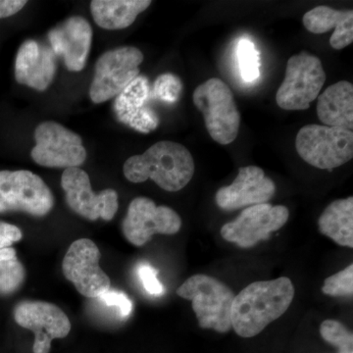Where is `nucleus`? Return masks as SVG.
<instances>
[{
    "label": "nucleus",
    "instance_id": "obj_1",
    "mask_svg": "<svg viewBox=\"0 0 353 353\" xmlns=\"http://www.w3.org/2000/svg\"><path fill=\"white\" fill-rule=\"evenodd\" d=\"M294 287L287 277L259 281L234 296L232 328L241 338H252L285 314L294 301Z\"/></svg>",
    "mask_w": 353,
    "mask_h": 353
},
{
    "label": "nucleus",
    "instance_id": "obj_2",
    "mask_svg": "<svg viewBox=\"0 0 353 353\" xmlns=\"http://www.w3.org/2000/svg\"><path fill=\"white\" fill-rule=\"evenodd\" d=\"M124 175L132 183L152 180L166 192L183 189L194 174V161L185 146L162 141L150 146L143 154L134 155L125 162Z\"/></svg>",
    "mask_w": 353,
    "mask_h": 353
},
{
    "label": "nucleus",
    "instance_id": "obj_3",
    "mask_svg": "<svg viewBox=\"0 0 353 353\" xmlns=\"http://www.w3.org/2000/svg\"><path fill=\"white\" fill-rule=\"evenodd\" d=\"M176 294L192 301L199 327L228 333L232 329L231 309L234 294L224 283L217 279L197 274L188 279Z\"/></svg>",
    "mask_w": 353,
    "mask_h": 353
},
{
    "label": "nucleus",
    "instance_id": "obj_4",
    "mask_svg": "<svg viewBox=\"0 0 353 353\" xmlns=\"http://www.w3.org/2000/svg\"><path fill=\"white\" fill-rule=\"evenodd\" d=\"M192 101L203 114L206 129L215 141L227 145L238 138L241 115L226 83L218 78L209 79L196 88Z\"/></svg>",
    "mask_w": 353,
    "mask_h": 353
},
{
    "label": "nucleus",
    "instance_id": "obj_5",
    "mask_svg": "<svg viewBox=\"0 0 353 353\" xmlns=\"http://www.w3.org/2000/svg\"><path fill=\"white\" fill-rule=\"evenodd\" d=\"M299 157L315 168L332 170L353 157V132L341 128L306 125L296 139Z\"/></svg>",
    "mask_w": 353,
    "mask_h": 353
},
{
    "label": "nucleus",
    "instance_id": "obj_6",
    "mask_svg": "<svg viewBox=\"0 0 353 353\" xmlns=\"http://www.w3.org/2000/svg\"><path fill=\"white\" fill-rule=\"evenodd\" d=\"M53 206L54 196L41 176L28 170L0 171V213L44 217Z\"/></svg>",
    "mask_w": 353,
    "mask_h": 353
},
{
    "label": "nucleus",
    "instance_id": "obj_7",
    "mask_svg": "<svg viewBox=\"0 0 353 353\" xmlns=\"http://www.w3.org/2000/svg\"><path fill=\"white\" fill-rule=\"evenodd\" d=\"M326 82L321 60L301 51L290 58L284 82L279 88L276 101L284 110H305L319 95Z\"/></svg>",
    "mask_w": 353,
    "mask_h": 353
},
{
    "label": "nucleus",
    "instance_id": "obj_8",
    "mask_svg": "<svg viewBox=\"0 0 353 353\" xmlns=\"http://www.w3.org/2000/svg\"><path fill=\"white\" fill-rule=\"evenodd\" d=\"M143 54L134 46H122L103 53L95 64L90 97L94 103L110 101L121 94L139 74Z\"/></svg>",
    "mask_w": 353,
    "mask_h": 353
},
{
    "label": "nucleus",
    "instance_id": "obj_9",
    "mask_svg": "<svg viewBox=\"0 0 353 353\" xmlns=\"http://www.w3.org/2000/svg\"><path fill=\"white\" fill-rule=\"evenodd\" d=\"M32 160L48 168H80L87 159L82 138L57 122H43L34 131Z\"/></svg>",
    "mask_w": 353,
    "mask_h": 353
},
{
    "label": "nucleus",
    "instance_id": "obj_10",
    "mask_svg": "<svg viewBox=\"0 0 353 353\" xmlns=\"http://www.w3.org/2000/svg\"><path fill=\"white\" fill-rule=\"evenodd\" d=\"M101 256L94 241L80 239L70 245L62 262L65 277L88 299H97L111 289L110 279L99 266Z\"/></svg>",
    "mask_w": 353,
    "mask_h": 353
},
{
    "label": "nucleus",
    "instance_id": "obj_11",
    "mask_svg": "<svg viewBox=\"0 0 353 353\" xmlns=\"http://www.w3.org/2000/svg\"><path fill=\"white\" fill-rule=\"evenodd\" d=\"M181 227L182 219L176 211L143 196L132 199L122 222L125 238L136 246L145 245L157 234H175Z\"/></svg>",
    "mask_w": 353,
    "mask_h": 353
},
{
    "label": "nucleus",
    "instance_id": "obj_12",
    "mask_svg": "<svg viewBox=\"0 0 353 353\" xmlns=\"http://www.w3.org/2000/svg\"><path fill=\"white\" fill-rule=\"evenodd\" d=\"M290 217L289 209L269 203L250 206L236 220L223 225L221 236L229 243L250 248L270 238L273 232L284 227Z\"/></svg>",
    "mask_w": 353,
    "mask_h": 353
},
{
    "label": "nucleus",
    "instance_id": "obj_13",
    "mask_svg": "<svg viewBox=\"0 0 353 353\" xmlns=\"http://www.w3.org/2000/svg\"><path fill=\"white\" fill-rule=\"evenodd\" d=\"M13 314L19 326L34 333V353H50L52 341L66 338L71 331L68 316L55 304L46 301H20Z\"/></svg>",
    "mask_w": 353,
    "mask_h": 353
},
{
    "label": "nucleus",
    "instance_id": "obj_14",
    "mask_svg": "<svg viewBox=\"0 0 353 353\" xmlns=\"http://www.w3.org/2000/svg\"><path fill=\"white\" fill-rule=\"evenodd\" d=\"M61 187L69 208L85 219L110 221L119 208L117 192L108 189L95 194L90 176L81 168L65 169Z\"/></svg>",
    "mask_w": 353,
    "mask_h": 353
},
{
    "label": "nucleus",
    "instance_id": "obj_15",
    "mask_svg": "<svg viewBox=\"0 0 353 353\" xmlns=\"http://www.w3.org/2000/svg\"><path fill=\"white\" fill-rule=\"evenodd\" d=\"M276 192V185L257 166L243 167L233 183L221 188L215 196L218 208L234 211L245 206L267 203Z\"/></svg>",
    "mask_w": 353,
    "mask_h": 353
},
{
    "label": "nucleus",
    "instance_id": "obj_16",
    "mask_svg": "<svg viewBox=\"0 0 353 353\" xmlns=\"http://www.w3.org/2000/svg\"><path fill=\"white\" fill-rule=\"evenodd\" d=\"M50 48L63 59L71 72L82 71L87 64L92 41V30L85 18L74 16L51 30Z\"/></svg>",
    "mask_w": 353,
    "mask_h": 353
},
{
    "label": "nucleus",
    "instance_id": "obj_17",
    "mask_svg": "<svg viewBox=\"0 0 353 353\" xmlns=\"http://www.w3.org/2000/svg\"><path fill=\"white\" fill-rule=\"evenodd\" d=\"M150 83L145 76H139L116 97L113 111L122 124L134 131L148 134L159 125L157 114L148 105Z\"/></svg>",
    "mask_w": 353,
    "mask_h": 353
},
{
    "label": "nucleus",
    "instance_id": "obj_18",
    "mask_svg": "<svg viewBox=\"0 0 353 353\" xmlns=\"http://www.w3.org/2000/svg\"><path fill=\"white\" fill-rule=\"evenodd\" d=\"M57 55L34 39L20 46L15 60V79L20 85L44 92L57 74Z\"/></svg>",
    "mask_w": 353,
    "mask_h": 353
},
{
    "label": "nucleus",
    "instance_id": "obj_19",
    "mask_svg": "<svg viewBox=\"0 0 353 353\" xmlns=\"http://www.w3.org/2000/svg\"><path fill=\"white\" fill-rule=\"evenodd\" d=\"M303 22L306 30L312 34H324L334 29L330 39V44L334 50H343L352 43V10L340 11L320 6L304 14Z\"/></svg>",
    "mask_w": 353,
    "mask_h": 353
},
{
    "label": "nucleus",
    "instance_id": "obj_20",
    "mask_svg": "<svg viewBox=\"0 0 353 353\" xmlns=\"http://www.w3.org/2000/svg\"><path fill=\"white\" fill-rule=\"evenodd\" d=\"M318 118L325 126L353 129V85L347 81L326 88L317 102Z\"/></svg>",
    "mask_w": 353,
    "mask_h": 353
},
{
    "label": "nucleus",
    "instance_id": "obj_21",
    "mask_svg": "<svg viewBox=\"0 0 353 353\" xmlns=\"http://www.w3.org/2000/svg\"><path fill=\"white\" fill-rule=\"evenodd\" d=\"M152 3L150 0H94L90 12L102 29L122 30L130 27Z\"/></svg>",
    "mask_w": 353,
    "mask_h": 353
},
{
    "label": "nucleus",
    "instance_id": "obj_22",
    "mask_svg": "<svg viewBox=\"0 0 353 353\" xmlns=\"http://www.w3.org/2000/svg\"><path fill=\"white\" fill-rule=\"evenodd\" d=\"M318 228L320 233L341 246L353 248V197L332 202L323 211Z\"/></svg>",
    "mask_w": 353,
    "mask_h": 353
},
{
    "label": "nucleus",
    "instance_id": "obj_23",
    "mask_svg": "<svg viewBox=\"0 0 353 353\" xmlns=\"http://www.w3.org/2000/svg\"><path fill=\"white\" fill-rule=\"evenodd\" d=\"M25 267L18 259L0 262V294L10 296L24 284Z\"/></svg>",
    "mask_w": 353,
    "mask_h": 353
},
{
    "label": "nucleus",
    "instance_id": "obj_24",
    "mask_svg": "<svg viewBox=\"0 0 353 353\" xmlns=\"http://www.w3.org/2000/svg\"><path fill=\"white\" fill-rule=\"evenodd\" d=\"M320 334L324 341L339 348V353H353L352 333L341 322L325 320L320 326Z\"/></svg>",
    "mask_w": 353,
    "mask_h": 353
},
{
    "label": "nucleus",
    "instance_id": "obj_25",
    "mask_svg": "<svg viewBox=\"0 0 353 353\" xmlns=\"http://www.w3.org/2000/svg\"><path fill=\"white\" fill-rule=\"evenodd\" d=\"M239 66L245 82H253L260 75L259 51L248 39H243L238 46Z\"/></svg>",
    "mask_w": 353,
    "mask_h": 353
},
{
    "label": "nucleus",
    "instance_id": "obj_26",
    "mask_svg": "<svg viewBox=\"0 0 353 353\" xmlns=\"http://www.w3.org/2000/svg\"><path fill=\"white\" fill-rule=\"evenodd\" d=\"M323 294L330 296H352L353 294V265H348L331 277L325 280Z\"/></svg>",
    "mask_w": 353,
    "mask_h": 353
},
{
    "label": "nucleus",
    "instance_id": "obj_27",
    "mask_svg": "<svg viewBox=\"0 0 353 353\" xmlns=\"http://www.w3.org/2000/svg\"><path fill=\"white\" fill-rule=\"evenodd\" d=\"M183 92V83L178 76L167 73L158 77L153 85L155 97L166 103H175Z\"/></svg>",
    "mask_w": 353,
    "mask_h": 353
},
{
    "label": "nucleus",
    "instance_id": "obj_28",
    "mask_svg": "<svg viewBox=\"0 0 353 353\" xmlns=\"http://www.w3.org/2000/svg\"><path fill=\"white\" fill-rule=\"evenodd\" d=\"M103 305L114 307L117 310V314L123 319L129 317L132 310V303L126 294L120 290H108L101 296L97 297Z\"/></svg>",
    "mask_w": 353,
    "mask_h": 353
},
{
    "label": "nucleus",
    "instance_id": "obj_29",
    "mask_svg": "<svg viewBox=\"0 0 353 353\" xmlns=\"http://www.w3.org/2000/svg\"><path fill=\"white\" fill-rule=\"evenodd\" d=\"M158 271L148 263H141L138 267V275L141 284L148 294L152 296H161L164 292L163 285L157 278Z\"/></svg>",
    "mask_w": 353,
    "mask_h": 353
},
{
    "label": "nucleus",
    "instance_id": "obj_30",
    "mask_svg": "<svg viewBox=\"0 0 353 353\" xmlns=\"http://www.w3.org/2000/svg\"><path fill=\"white\" fill-rule=\"evenodd\" d=\"M23 234L15 225L0 221V250L9 248L13 243L22 240Z\"/></svg>",
    "mask_w": 353,
    "mask_h": 353
},
{
    "label": "nucleus",
    "instance_id": "obj_31",
    "mask_svg": "<svg viewBox=\"0 0 353 353\" xmlns=\"http://www.w3.org/2000/svg\"><path fill=\"white\" fill-rule=\"evenodd\" d=\"M27 4L25 0H0V19L15 15Z\"/></svg>",
    "mask_w": 353,
    "mask_h": 353
},
{
    "label": "nucleus",
    "instance_id": "obj_32",
    "mask_svg": "<svg viewBox=\"0 0 353 353\" xmlns=\"http://www.w3.org/2000/svg\"><path fill=\"white\" fill-rule=\"evenodd\" d=\"M15 259H17V252H16V250H14L13 248H11V246L0 250V262L8 261V260Z\"/></svg>",
    "mask_w": 353,
    "mask_h": 353
}]
</instances>
